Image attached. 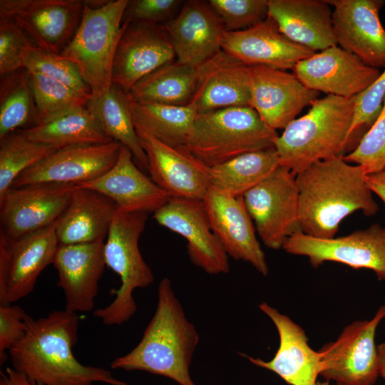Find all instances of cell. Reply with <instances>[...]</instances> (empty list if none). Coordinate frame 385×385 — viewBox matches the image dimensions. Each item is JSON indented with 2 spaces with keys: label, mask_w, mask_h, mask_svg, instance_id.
<instances>
[{
  "label": "cell",
  "mask_w": 385,
  "mask_h": 385,
  "mask_svg": "<svg viewBox=\"0 0 385 385\" xmlns=\"http://www.w3.org/2000/svg\"><path fill=\"white\" fill-rule=\"evenodd\" d=\"M366 175L364 168L342 156L315 162L297 173L300 231L316 238H333L341 222L353 212L375 215L379 205Z\"/></svg>",
  "instance_id": "6da1fadb"
},
{
  "label": "cell",
  "mask_w": 385,
  "mask_h": 385,
  "mask_svg": "<svg viewBox=\"0 0 385 385\" xmlns=\"http://www.w3.org/2000/svg\"><path fill=\"white\" fill-rule=\"evenodd\" d=\"M24 320V337L9 351L14 369L43 385H115L111 371L82 364L74 356L77 313L56 310L36 319L26 314Z\"/></svg>",
  "instance_id": "7a4b0ae2"
},
{
  "label": "cell",
  "mask_w": 385,
  "mask_h": 385,
  "mask_svg": "<svg viewBox=\"0 0 385 385\" xmlns=\"http://www.w3.org/2000/svg\"><path fill=\"white\" fill-rule=\"evenodd\" d=\"M198 342L195 326L187 319L171 281L165 277L158 285L155 314L140 342L128 354L115 358L111 367L147 371L170 379L178 385H196L190 366Z\"/></svg>",
  "instance_id": "3957f363"
},
{
  "label": "cell",
  "mask_w": 385,
  "mask_h": 385,
  "mask_svg": "<svg viewBox=\"0 0 385 385\" xmlns=\"http://www.w3.org/2000/svg\"><path fill=\"white\" fill-rule=\"evenodd\" d=\"M354 98L327 95L312 102L309 111L276 138L279 166L296 175L315 162L346 155Z\"/></svg>",
  "instance_id": "277c9868"
},
{
  "label": "cell",
  "mask_w": 385,
  "mask_h": 385,
  "mask_svg": "<svg viewBox=\"0 0 385 385\" xmlns=\"http://www.w3.org/2000/svg\"><path fill=\"white\" fill-rule=\"evenodd\" d=\"M277 137L251 106L232 107L197 114L180 149L210 168L272 148Z\"/></svg>",
  "instance_id": "5b68a950"
},
{
  "label": "cell",
  "mask_w": 385,
  "mask_h": 385,
  "mask_svg": "<svg viewBox=\"0 0 385 385\" xmlns=\"http://www.w3.org/2000/svg\"><path fill=\"white\" fill-rule=\"evenodd\" d=\"M148 217V212H124L116 210L104 242L106 265L120 279L115 299L108 306L97 309L93 315L105 325H120L136 312L133 292L154 281L153 272L142 257L138 241Z\"/></svg>",
  "instance_id": "8992f818"
},
{
  "label": "cell",
  "mask_w": 385,
  "mask_h": 385,
  "mask_svg": "<svg viewBox=\"0 0 385 385\" xmlns=\"http://www.w3.org/2000/svg\"><path fill=\"white\" fill-rule=\"evenodd\" d=\"M129 0H112L98 6L84 7L78 29L59 53L72 62L97 97L112 86L115 51L125 29L123 14Z\"/></svg>",
  "instance_id": "52a82bcc"
},
{
  "label": "cell",
  "mask_w": 385,
  "mask_h": 385,
  "mask_svg": "<svg viewBox=\"0 0 385 385\" xmlns=\"http://www.w3.org/2000/svg\"><path fill=\"white\" fill-rule=\"evenodd\" d=\"M383 319L384 309L381 306L372 318L349 324L336 340L323 345L318 351L320 376L337 385H374L380 376L375 338Z\"/></svg>",
  "instance_id": "ba28073f"
},
{
  "label": "cell",
  "mask_w": 385,
  "mask_h": 385,
  "mask_svg": "<svg viewBox=\"0 0 385 385\" xmlns=\"http://www.w3.org/2000/svg\"><path fill=\"white\" fill-rule=\"evenodd\" d=\"M247 210L263 244L282 249L285 241L300 231L296 175L279 166L243 196Z\"/></svg>",
  "instance_id": "9c48e42d"
},
{
  "label": "cell",
  "mask_w": 385,
  "mask_h": 385,
  "mask_svg": "<svg viewBox=\"0 0 385 385\" xmlns=\"http://www.w3.org/2000/svg\"><path fill=\"white\" fill-rule=\"evenodd\" d=\"M282 249L290 255L307 257L314 268L334 262L371 270L378 279L385 280V227L379 224L329 239L298 231L285 241Z\"/></svg>",
  "instance_id": "30bf717a"
},
{
  "label": "cell",
  "mask_w": 385,
  "mask_h": 385,
  "mask_svg": "<svg viewBox=\"0 0 385 385\" xmlns=\"http://www.w3.org/2000/svg\"><path fill=\"white\" fill-rule=\"evenodd\" d=\"M57 222L10 240L0 235V303L10 304L26 297L38 276L53 264L59 243Z\"/></svg>",
  "instance_id": "8fae6325"
},
{
  "label": "cell",
  "mask_w": 385,
  "mask_h": 385,
  "mask_svg": "<svg viewBox=\"0 0 385 385\" xmlns=\"http://www.w3.org/2000/svg\"><path fill=\"white\" fill-rule=\"evenodd\" d=\"M83 7L79 0H1L0 19L14 21L36 46L59 54L73 38Z\"/></svg>",
  "instance_id": "7c38bea8"
},
{
  "label": "cell",
  "mask_w": 385,
  "mask_h": 385,
  "mask_svg": "<svg viewBox=\"0 0 385 385\" xmlns=\"http://www.w3.org/2000/svg\"><path fill=\"white\" fill-rule=\"evenodd\" d=\"M76 185L38 184L11 188L0 197V235L13 240L56 222Z\"/></svg>",
  "instance_id": "4fadbf2b"
},
{
  "label": "cell",
  "mask_w": 385,
  "mask_h": 385,
  "mask_svg": "<svg viewBox=\"0 0 385 385\" xmlns=\"http://www.w3.org/2000/svg\"><path fill=\"white\" fill-rule=\"evenodd\" d=\"M153 218L186 240L195 265L210 274L229 272L228 255L212 231L202 201L170 197L153 212Z\"/></svg>",
  "instance_id": "5bb4252c"
},
{
  "label": "cell",
  "mask_w": 385,
  "mask_h": 385,
  "mask_svg": "<svg viewBox=\"0 0 385 385\" xmlns=\"http://www.w3.org/2000/svg\"><path fill=\"white\" fill-rule=\"evenodd\" d=\"M120 146L112 141L58 149L19 175L11 188L38 184L76 185L95 180L113 166Z\"/></svg>",
  "instance_id": "9a60e30c"
},
{
  "label": "cell",
  "mask_w": 385,
  "mask_h": 385,
  "mask_svg": "<svg viewBox=\"0 0 385 385\" xmlns=\"http://www.w3.org/2000/svg\"><path fill=\"white\" fill-rule=\"evenodd\" d=\"M250 106L274 130L284 129L301 111L318 98L294 74L265 66H248Z\"/></svg>",
  "instance_id": "2e32d148"
},
{
  "label": "cell",
  "mask_w": 385,
  "mask_h": 385,
  "mask_svg": "<svg viewBox=\"0 0 385 385\" xmlns=\"http://www.w3.org/2000/svg\"><path fill=\"white\" fill-rule=\"evenodd\" d=\"M292 70L309 88L345 98L364 91L381 74L379 68L337 46L299 61Z\"/></svg>",
  "instance_id": "e0dca14e"
},
{
  "label": "cell",
  "mask_w": 385,
  "mask_h": 385,
  "mask_svg": "<svg viewBox=\"0 0 385 385\" xmlns=\"http://www.w3.org/2000/svg\"><path fill=\"white\" fill-rule=\"evenodd\" d=\"M211 227L228 257L250 263L267 276L269 267L243 197L210 187L202 200Z\"/></svg>",
  "instance_id": "ac0fdd59"
},
{
  "label": "cell",
  "mask_w": 385,
  "mask_h": 385,
  "mask_svg": "<svg viewBox=\"0 0 385 385\" xmlns=\"http://www.w3.org/2000/svg\"><path fill=\"white\" fill-rule=\"evenodd\" d=\"M112 68V83L128 93L140 79L176 59L163 24L123 23Z\"/></svg>",
  "instance_id": "d6986e66"
},
{
  "label": "cell",
  "mask_w": 385,
  "mask_h": 385,
  "mask_svg": "<svg viewBox=\"0 0 385 385\" xmlns=\"http://www.w3.org/2000/svg\"><path fill=\"white\" fill-rule=\"evenodd\" d=\"M333 6L337 43L366 64L385 67V29L379 18L384 0H327Z\"/></svg>",
  "instance_id": "ffe728a7"
},
{
  "label": "cell",
  "mask_w": 385,
  "mask_h": 385,
  "mask_svg": "<svg viewBox=\"0 0 385 385\" xmlns=\"http://www.w3.org/2000/svg\"><path fill=\"white\" fill-rule=\"evenodd\" d=\"M135 130L155 184L170 197L202 201L210 187L209 167L180 148Z\"/></svg>",
  "instance_id": "44dd1931"
},
{
  "label": "cell",
  "mask_w": 385,
  "mask_h": 385,
  "mask_svg": "<svg viewBox=\"0 0 385 385\" xmlns=\"http://www.w3.org/2000/svg\"><path fill=\"white\" fill-rule=\"evenodd\" d=\"M180 63L199 67L222 51L226 32L208 1L184 2L177 15L163 24Z\"/></svg>",
  "instance_id": "7402d4cb"
},
{
  "label": "cell",
  "mask_w": 385,
  "mask_h": 385,
  "mask_svg": "<svg viewBox=\"0 0 385 385\" xmlns=\"http://www.w3.org/2000/svg\"><path fill=\"white\" fill-rule=\"evenodd\" d=\"M258 307L277 329L278 349L270 361L241 355L254 365L274 372L289 385H316L322 370L321 356L309 346L304 329L267 302Z\"/></svg>",
  "instance_id": "603a6c76"
},
{
  "label": "cell",
  "mask_w": 385,
  "mask_h": 385,
  "mask_svg": "<svg viewBox=\"0 0 385 385\" xmlns=\"http://www.w3.org/2000/svg\"><path fill=\"white\" fill-rule=\"evenodd\" d=\"M104 242L58 245L53 265L58 272L57 284L64 294L65 310L78 313L93 309L106 266Z\"/></svg>",
  "instance_id": "cb8c5ba5"
},
{
  "label": "cell",
  "mask_w": 385,
  "mask_h": 385,
  "mask_svg": "<svg viewBox=\"0 0 385 385\" xmlns=\"http://www.w3.org/2000/svg\"><path fill=\"white\" fill-rule=\"evenodd\" d=\"M222 50L248 66L281 70L293 69L299 61L316 53L287 38L270 17L247 29L226 31Z\"/></svg>",
  "instance_id": "d4e9b609"
},
{
  "label": "cell",
  "mask_w": 385,
  "mask_h": 385,
  "mask_svg": "<svg viewBox=\"0 0 385 385\" xmlns=\"http://www.w3.org/2000/svg\"><path fill=\"white\" fill-rule=\"evenodd\" d=\"M76 186L96 190L111 198L119 211L155 212L169 200V195L133 161L132 153L120 146L113 165L98 178Z\"/></svg>",
  "instance_id": "484cf974"
},
{
  "label": "cell",
  "mask_w": 385,
  "mask_h": 385,
  "mask_svg": "<svg viewBox=\"0 0 385 385\" xmlns=\"http://www.w3.org/2000/svg\"><path fill=\"white\" fill-rule=\"evenodd\" d=\"M198 84L189 105L197 114L250 106L248 66L222 50L198 67Z\"/></svg>",
  "instance_id": "4316f807"
},
{
  "label": "cell",
  "mask_w": 385,
  "mask_h": 385,
  "mask_svg": "<svg viewBox=\"0 0 385 385\" xmlns=\"http://www.w3.org/2000/svg\"><path fill=\"white\" fill-rule=\"evenodd\" d=\"M268 17L287 38L314 52L338 44L325 1L268 0Z\"/></svg>",
  "instance_id": "83f0119b"
},
{
  "label": "cell",
  "mask_w": 385,
  "mask_h": 385,
  "mask_svg": "<svg viewBox=\"0 0 385 385\" xmlns=\"http://www.w3.org/2000/svg\"><path fill=\"white\" fill-rule=\"evenodd\" d=\"M116 210L108 197L76 185L68 207L57 222L59 245L105 241Z\"/></svg>",
  "instance_id": "f1b7e54d"
},
{
  "label": "cell",
  "mask_w": 385,
  "mask_h": 385,
  "mask_svg": "<svg viewBox=\"0 0 385 385\" xmlns=\"http://www.w3.org/2000/svg\"><path fill=\"white\" fill-rule=\"evenodd\" d=\"M198 78V67L175 59L140 79L128 94L138 103L185 106L194 97Z\"/></svg>",
  "instance_id": "f546056e"
},
{
  "label": "cell",
  "mask_w": 385,
  "mask_h": 385,
  "mask_svg": "<svg viewBox=\"0 0 385 385\" xmlns=\"http://www.w3.org/2000/svg\"><path fill=\"white\" fill-rule=\"evenodd\" d=\"M29 139L56 148L112 142L86 106L66 111L44 123L19 130Z\"/></svg>",
  "instance_id": "4dcf8cb0"
},
{
  "label": "cell",
  "mask_w": 385,
  "mask_h": 385,
  "mask_svg": "<svg viewBox=\"0 0 385 385\" xmlns=\"http://www.w3.org/2000/svg\"><path fill=\"white\" fill-rule=\"evenodd\" d=\"M86 106L93 113L103 130L113 141L126 147L137 165L148 170L146 155L141 147L133 124L128 93L112 84L97 97H91Z\"/></svg>",
  "instance_id": "1f68e13d"
},
{
  "label": "cell",
  "mask_w": 385,
  "mask_h": 385,
  "mask_svg": "<svg viewBox=\"0 0 385 385\" xmlns=\"http://www.w3.org/2000/svg\"><path fill=\"white\" fill-rule=\"evenodd\" d=\"M279 166L274 147L247 153L209 168L210 186L234 197L244 195Z\"/></svg>",
  "instance_id": "d6a6232c"
},
{
  "label": "cell",
  "mask_w": 385,
  "mask_h": 385,
  "mask_svg": "<svg viewBox=\"0 0 385 385\" xmlns=\"http://www.w3.org/2000/svg\"><path fill=\"white\" fill-rule=\"evenodd\" d=\"M129 100L135 130L172 147L180 148L185 144L197 115L193 106L138 103L130 97Z\"/></svg>",
  "instance_id": "836d02e7"
},
{
  "label": "cell",
  "mask_w": 385,
  "mask_h": 385,
  "mask_svg": "<svg viewBox=\"0 0 385 385\" xmlns=\"http://www.w3.org/2000/svg\"><path fill=\"white\" fill-rule=\"evenodd\" d=\"M58 149L29 139L19 130L0 138V197L26 170Z\"/></svg>",
  "instance_id": "e575fe53"
},
{
  "label": "cell",
  "mask_w": 385,
  "mask_h": 385,
  "mask_svg": "<svg viewBox=\"0 0 385 385\" xmlns=\"http://www.w3.org/2000/svg\"><path fill=\"white\" fill-rule=\"evenodd\" d=\"M26 73L34 102V125L48 121L73 108L86 106L91 96L40 73L28 71Z\"/></svg>",
  "instance_id": "d590c367"
},
{
  "label": "cell",
  "mask_w": 385,
  "mask_h": 385,
  "mask_svg": "<svg viewBox=\"0 0 385 385\" xmlns=\"http://www.w3.org/2000/svg\"><path fill=\"white\" fill-rule=\"evenodd\" d=\"M8 76L1 86L0 138L26 124L32 115L35 117L27 73L16 71Z\"/></svg>",
  "instance_id": "8d00e7d4"
},
{
  "label": "cell",
  "mask_w": 385,
  "mask_h": 385,
  "mask_svg": "<svg viewBox=\"0 0 385 385\" xmlns=\"http://www.w3.org/2000/svg\"><path fill=\"white\" fill-rule=\"evenodd\" d=\"M22 59L26 71L40 73L78 92L91 96V88L83 81L75 65L60 54L33 45L24 51Z\"/></svg>",
  "instance_id": "74e56055"
},
{
  "label": "cell",
  "mask_w": 385,
  "mask_h": 385,
  "mask_svg": "<svg viewBox=\"0 0 385 385\" xmlns=\"http://www.w3.org/2000/svg\"><path fill=\"white\" fill-rule=\"evenodd\" d=\"M343 158L364 168L367 175L385 170V96L376 120L357 146Z\"/></svg>",
  "instance_id": "f35d334b"
},
{
  "label": "cell",
  "mask_w": 385,
  "mask_h": 385,
  "mask_svg": "<svg viewBox=\"0 0 385 385\" xmlns=\"http://www.w3.org/2000/svg\"><path fill=\"white\" fill-rule=\"evenodd\" d=\"M385 96V70L364 91L355 96L354 115L348 144V153L353 150L376 120Z\"/></svg>",
  "instance_id": "ab89813d"
},
{
  "label": "cell",
  "mask_w": 385,
  "mask_h": 385,
  "mask_svg": "<svg viewBox=\"0 0 385 385\" xmlns=\"http://www.w3.org/2000/svg\"><path fill=\"white\" fill-rule=\"evenodd\" d=\"M226 31L247 29L268 17V0H209Z\"/></svg>",
  "instance_id": "60d3db41"
},
{
  "label": "cell",
  "mask_w": 385,
  "mask_h": 385,
  "mask_svg": "<svg viewBox=\"0 0 385 385\" xmlns=\"http://www.w3.org/2000/svg\"><path fill=\"white\" fill-rule=\"evenodd\" d=\"M34 45L14 21L0 19V74L4 76L24 68L22 55Z\"/></svg>",
  "instance_id": "b9f144b4"
},
{
  "label": "cell",
  "mask_w": 385,
  "mask_h": 385,
  "mask_svg": "<svg viewBox=\"0 0 385 385\" xmlns=\"http://www.w3.org/2000/svg\"><path fill=\"white\" fill-rule=\"evenodd\" d=\"M184 2L182 0L128 1L123 23L164 24L177 15Z\"/></svg>",
  "instance_id": "7bdbcfd3"
},
{
  "label": "cell",
  "mask_w": 385,
  "mask_h": 385,
  "mask_svg": "<svg viewBox=\"0 0 385 385\" xmlns=\"http://www.w3.org/2000/svg\"><path fill=\"white\" fill-rule=\"evenodd\" d=\"M27 314L17 305L0 306V361L4 363L6 351L24 337L26 324L24 318Z\"/></svg>",
  "instance_id": "ee69618b"
},
{
  "label": "cell",
  "mask_w": 385,
  "mask_h": 385,
  "mask_svg": "<svg viewBox=\"0 0 385 385\" xmlns=\"http://www.w3.org/2000/svg\"><path fill=\"white\" fill-rule=\"evenodd\" d=\"M0 382L4 385H43L30 380L26 376L12 367H7L5 373L1 371Z\"/></svg>",
  "instance_id": "f6af8a7d"
},
{
  "label": "cell",
  "mask_w": 385,
  "mask_h": 385,
  "mask_svg": "<svg viewBox=\"0 0 385 385\" xmlns=\"http://www.w3.org/2000/svg\"><path fill=\"white\" fill-rule=\"evenodd\" d=\"M366 182L372 192L376 194L385 205V170L368 174Z\"/></svg>",
  "instance_id": "bcb514c9"
},
{
  "label": "cell",
  "mask_w": 385,
  "mask_h": 385,
  "mask_svg": "<svg viewBox=\"0 0 385 385\" xmlns=\"http://www.w3.org/2000/svg\"><path fill=\"white\" fill-rule=\"evenodd\" d=\"M379 356V374L385 381V343L378 345Z\"/></svg>",
  "instance_id": "7dc6e473"
},
{
  "label": "cell",
  "mask_w": 385,
  "mask_h": 385,
  "mask_svg": "<svg viewBox=\"0 0 385 385\" xmlns=\"http://www.w3.org/2000/svg\"><path fill=\"white\" fill-rule=\"evenodd\" d=\"M316 385H331L330 382L328 381H317Z\"/></svg>",
  "instance_id": "c3c4849f"
},
{
  "label": "cell",
  "mask_w": 385,
  "mask_h": 385,
  "mask_svg": "<svg viewBox=\"0 0 385 385\" xmlns=\"http://www.w3.org/2000/svg\"><path fill=\"white\" fill-rule=\"evenodd\" d=\"M115 385H129L127 383L124 382V381H120V380H117V381L115 382Z\"/></svg>",
  "instance_id": "681fc988"
},
{
  "label": "cell",
  "mask_w": 385,
  "mask_h": 385,
  "mask_svg": "<svg viewBox=\"0 0 385 385\" xmlns=\"http://www.w3.org/2000/svg\"><path fill=\"white\" fill-rule=\"evenodd\" d=\"M384 309V319H385V303L382 305Z\"/></svg>",
  "instance_id": "f907efd6"
}]
</instances>
